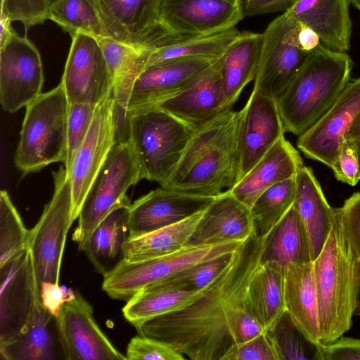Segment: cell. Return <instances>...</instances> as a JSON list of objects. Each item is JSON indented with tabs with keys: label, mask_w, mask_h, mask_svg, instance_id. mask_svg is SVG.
Here are the masks:
<instances>
[{
	"label": "cell",
	"mask_w": 360,
	"mask_h": 360,
	"mask_svg": "<svg viewBox=\"0 0 360 360\" xmlns=\"http://www.w3.org/2000/svg\"><path fill=\"white\" fill-rule=\"evenodd\" d=\"M266 238L255 230L198 298L146 321L136 329L139 335L162 341L192 360H224L237 346L236 326L246 307L248 285L262 262Z\"/></svg>",
	"instance_id": "cell-1"
},
{
	"label": "cell",
	"mask_w": 360,
	"mask_h": 360,
	"mask_svg": "<svg viewBox=\"0 0 360 360\" xmlns=\"http://www.w3.org/2000/svg\"><path fill=\"white\" fill-rule=\"evenodd\" d=\"M232 109L194 130L171 177L162 186L180 192L217 197L241 179L239 125Z\"/></svg>",
	"instance_id": "cell-2"
},
{
	"label": "cell",
	"mask_w": 360,
	"mask_h": 360,
	"mask_svg": "<svg viewBox=\"0 0 360 360\" xmlns=\"http://www.w3.org/2000/svg\"><path fill=\"white\" fill-rule=\"evenodd\" d=\"M320 345L333 342L351 327L360 295V258L336 217L327 240L313 261Z\"/></svg>",
	"instance_id": "cell-3"
},
{
	"label": "cell",
	"mask_w": 360,
	"mask_h": 360,
	"mask_svg": "<svg viewBox=\"0 0 360 360\" xmlns=\"http://www.w3.org/2000/svg\"><path fill=\"white\" fill-rule=\"evenodd\" d=\"M352 65L346 52L320 44L276 100L285 132L300 136L311 127L349 83Z\"/></svg>",
	"instance_id": "cell-4"
},
{
	"label": "cell",
	"mask_w": 360,
	"mask_h": 360,
	"mask_svg": "<svg viewBox=\"0 0 360 360\" xmlns=\"http://www.w3.org/2000/svg\"><path fill=\"white\" fill-rule=\"evenodd\" d=\"M69 104L60 82L26 106L14 158L16 167L25 174L53 162H65Z\"/></svg>",
	"instance_id": "cell-5"
},
{
	"label": "cell",
	"mask_w": 360,
	"mask_h": 360,
	"mask_svg": "<svg viewBox=\"0 0 360 360\" xmlns=\"http://www.w3.org/2000/svg\"><path fill=\"white\" fill-rule=\"evenodd\" d=\"M127 123L143 179L163 185L174 172L194 129L158 107L129 115Z\"/></svg>",
	"instance_id": "cell-6"
},
{
	"label": "cell",
	"mask_w": 360,
	"mask_h": 360,
	"mask_svg": "<svg viewBox=\"0 0 360 360\" xmlns=\"http://www.w3.org/2000/svg\"><path fill=\"white\" fill-rule=\"evenodd\" d=\"M141 179V166L130 140L117 141L94 180L78 216L72 240L79 250L96 226L125 198L127 189Z\"/></svg>",
	"instance_id": "cell-7"
},
{
	"label": "cell",
	"mask_w": 360,
	"mask_h": 360,
	"mask_svg": "<svg viewBox=\"0 0 360 360\" xmlns=\"http://www.w3.org/2000/svg\"><path fill=\"white\" fill-rule=\"evenodd\" d=\"M53 174V196L28 236L27 248L40 289L44 282L58 283L66 237L72 224L70 181L63 167Z\"/></svg>",
	"instance_id": "cell-8"
},
{
	"label": "cell",
	"mask_w": 360,
	"mask_h": 360,
	"mask_svg": "<svg viewBox=\"0 0 360 360\" xmlns=\"http://www.w3.org/2000/svg\"><path fill=\"white\" fill-rule=\"evenodd\" d=\"M244 241L186 245L173 253L137 262L123 259L103 276L102 289L112 299L127 301L142 288L188 266L236 251Z\"/></svg>",
	"instance_id": "cell-9"
},
{
	"label": "cell",
	"mask_w": 360,
	"mask_h": 360,
	"mask_svg": "<svg viewBox=\"0 0 360 360\" xmlns=\"http://www.w3.org/2000/svg\"><path fill=\"white\" fill-rule=\"evenodd\" d=\"M301 22L285 11L262 33V45L253 89L277 100L312 51L298 41Z\"/></svg>",
	"instance_id": "cell-10"
},
{
	"label": "cell",
	"mask_w": 360,
	"mask_h": 360,
	"mask_svg": "<svg viewBox=\"0 0 360 360\" xmlns=\"http://www.w3.org/2000/svg\"><path fill=\"white\" fill-rule=\"evenodd\" d=\"M108 38L148 50L177 42L160 20L161 0H95Z\"/></svg>",
	"instance_id": "cell-11"
},
{
	"label": "cell",
	"mask_w": 360,
	"mask_h": 360,
	"mask_svg": "<svg viewBox=\"0 0 360 360\" xmlns=\"http://www.w3.org/2000/svg\"><path fill=\"white\" fill-rule=\"evenodd\" d=\"M118 141L116 104L111 96L96 106L88 134L67 173L72 188V223L78 218L94 180Z\"/></svg>",
	"instance_id": "cell-12"
},
{
	"label": "cell",
	"mask_w": 360,
	"mask_h": 360,
	"mask_svg": "<svg viewBox=\"0 0 360 360\" xmlns=\"http://www.w3.org/2000/svg\"><path fill=\"white\" fill-rule=\"evenodd\" d=\"M44 83L39 51L25 36L14 30L0 44V101L3 109L13 113L35 100Z\"/></svg>",
	"instance_id": "cell-13"
},
{
	"label": "cell",
	"mask_w": 360,
	"mask_h": 360,
	"mask_svg": "<svg viewBox=\"0 0 360 360\" xmlns=\"http://www.w3.org/2000/svg\"><path fill=\"white\" fill-rule=\"evenodd\" d=\"M61 79L69 103L97 106L112 96L113 82L97 38L81 32L72 37Z\"/></svg>",
	"instance_id": "cell-14"
},
{
	"label": "cell",
	"mask_w": 360,
	"mask_h": 360,
	"mask_svg": "<svg viewBox=\"0 0 360 360\" xmlns=\"http://www.w3.org/2000/svg\"><path fill=\"white\" fill-rule=\"evenodd\" d=\"M56 319L65 359L127 360L101 330L92 307L79 293L65 302Z\"/></svg>",
	"instance_id": "cell-15"
},
{
	"label": "cell",
	"mask_w": 360,
	"mask_h": 360,
	"mask_svg": "<svg viewBox=\"0 0 360 360\" xmlns=\"http://www.w3.org/2000/svg\"><path fill=\"white\" fill-rule=\"evenodd\" d=\"M160 15L181 41L226 31L245 17L243 0H161Z\"/></svg>",
	"instance_id": "cell-16"
},
{
	"label": "cell",
	"mask_w": 360,
	"mask_h": 360,
	"mask_svg": "<svg viewBox=\"0 0 360 360\" xmlns=\"http://www.w3.org/2000/svg\"><path fill=\"white\" fill-rule=\"evenodd\" d=\"M360 110V78L349 82L328 110L298 136L297 148L333 168L340 148Z\"/></svg>",
	"instance_id": "cell-17"
},
{
	"label": "cell",
	"mask_w": 360,
	"mask_h": 360,
	"mask_svg": "<svg viewBox=\"0 0 360 360\" xmlns=\"http://www.w3.org/2000/svg\"><path fill=\"white\" fill-rule=\"evenodd\" d=\"M218 59L184 58L146 68L132 86L126 109L127 120L129 115L158 107L176 96Z\"/></svg>",
	"instance_id": "cell-18"
},
{
	"label": "cell",
	"mask_w": 360,
	"mask_h": 360,
	"mask_svg": "<svg viewBox=\"0 0 360 360\" xmlns=\"http://www.w3.org/2000/svg\"><path fill=\"white\" fill-rule=\"evenodd\" d=\"M214 198L188 194L162 186L153 190L131 204L128 238L182 221L205 210Z\"/></svg>",
	"instance_id": "cell-19"
},
{
	"label": "cell",
	"mask_w": 360,
	"mask_h": 360,
	"mask_svg": "<svg viewBox=\"0 0 360 360\" xmlns=\"http://www.w3.org/2000/svg\"><path fill=\"white\" fill-rule=\"evenodd\" d=\"M240 112L238 138L242 179L284 136L285 130L276 101L257 90L252 89Z\"/></svg>",
	"instance_id": "cell-20"
},
{
	"label": "cell",
	"mask_w": 360,
	"mask_h": 360,
	"mask_svg": "<svg viewBox=\"0 0 360 360\" xmlns=\"http://www.w3.org/2000/svg\"><path fill=\"white\" fill-rule=\"evenodd\" d=\"M0 345H3L20 333L30 316L37 282L28 248L0 266Z\"/></svg>",
	"instance_id": "cell-21"
},
{
	"label": "cell",
	"mask_w": 360,
	"mask_h": 360,
	"mask_svg": "<svg viewBox=\"0 0 360 360\" xmlns=\"http://www.w3.org/2000/svg\"><path fill=\"white\" fill-rule=\"evenodd\" d=\"M220 58L184 91L158 107L194 130L231 110L226 105Z\"/></svg>",
	"instance_id": "cell-22"
},
{
	"label": "cell",
	"mask_w": 360,
	"mask_h": 360,
	"mask_svg": "<svg viewBox=\"0 0 360 360\" xmlns=\"http://www.w3.org/2000/svg\"><path fill=\"white\" fill-rule=\"evenodd\" d=\"M256 230L250 209L228 190L204 210L188 245H205L248 239Z\"/></svg>",
	"instance_id": "cell-23"
},
{
	"label": "cell",
	"mask_w": 360,
	"mask_h": 360,
	"mask_svg": "<svg viewBox=\"0 0 360 360\" xmlns=\"http://www.w3.org/2000/svg\"><path fill=\"white\" fill-rule=\"evenodd\" d=\"M59 352L56 317L43 306L35 284L29 319L14 339L0 345L1 356L6 360H54Z\"/></svg>",
	"instance_id": "cell-24"
},
{
	"label": "cell",
	"mask_w": 360,
	"mask_h": 360,
	"mask_svg": "<svg viewBox=\"0 0 360 360\" xmlns=\"http://www.w3.org/2000/svg\"><path fill=\"white\" fill-rule=\"evenodd\" d=\"M303 166L299 152L283 136L229 191L250 209L264 191L295 177Z\"/></svg>",
	"instance_id": "cell-25"
},
{
	"label": "cell",
	"mask_w": 360,
	"mask_h": 360,
	"mask_svg": "<svg viewBox=\"0 0 360 360\" xmlns=\"http://www.w3.org/2000/svg\"><path fill=\"white\" fill-rule=\"evenodd\" d=\"M349 3V0H299L285 12L311 29L325 46L346 52L352 33Z\"/></svg>",
	"instance_id": "cell-26"
},
{
	"label": "cell",
	"mask_w": 360,
	"mask_h": 360,
	"mask_svg": "<svg viewBox=\"0 0 360 360\" xmlns=\"http://www.w3.org/2000/svg\"><path fill=\"white\" fill-rule=\"evenodd\" d=\"M293 203L305 227L312 262L321 252L336 217L337 209L328 203L311 168L303 166L295 176Z\"/></svg>",
	"instance_id": "cell-27"
},
{
	"label": "cell",
	"mask_w": 360,
	"mask_h": 360,
	"mask_svg": "<svg viewBox=\"0 0 360 360\" xmlns=\"http://www.w3.org/2000/svg\"><path fill=\"white\" fill-rule=\"evenodd\" d=\"M284 281L285 311L310 344L320 345L313 262L290 265L284 271Z\"/></svg>",
	"instance_id": "cell-28"
},
{
	"label": "cell",
	"mask_w": 360,
	"mask_h": 360,
	"mask_svg": "<svg viewBox=\"0 0 360 360\" xmlns=\"http://www.w3.org/2000/svg\"><path fill=\"white\" fill-rule=\"evenodd\" d=\"M130 206L126 195L96 226L82 248V251L103 276L124 259L123 245L129 237Z\"/></svg>",
	"instance_id": "cell-29"
},
{
	"label": "cell",
	"mask_w": 360,
	"mask_h": 360,
	"mask_svg": "<svg viewBox=\"0 0 360 360\" xmlns=\"http://www.w3.org/2000/svg\"><path fill=\"white\" fill-rule=\"evenodd\" d=\"M263 34L242 32L220 58L226 105L232 109L244 87L255 78Z\"/></svg>",
	"instance_id": "cell-30"
},
{
	"label": "cell",
	"mask_w": 360,
	"mask_h": 360,
	"mask_svg": "<svg viewBox=\"0 0 360 360\" xmlns=\"http://www.w3.org/2000/svg\"><path fill=\"white\" fill-rule=\"evenodd\" d=\"M246 300L264 330H271L285 311L283 270L275 262H261L249 283Z\"/></svg>",
	"instance_id": "cell-31"
},
{
	"label": "cell",
	"mask_w": 360,
	"mask_h": 360,
	"mask_svg": "<svg viewBox=\"0 0 360 360\" xmlns=\"http://www.w3.org/2000/svg\"><path fill=\"white\" fill-rule=\"evenodd\" d=\"M98 40L112 79V97L117 112L127 119L126 109L132 86L138 76L146 68L153 50L122 44L110 38Z\"/></svg>",
	"instance_id": "cell-32"
},
{
	"label": "cell",
	"mask_w": 360,
	"mask_h": 360,
	"mask_svg": "<svg viewBox=\"0 0 360 360\" xmlns=\"http://www.w3.org/2000/svg\"><path fill=\"white\" fill-rule=\"evenodd\" d=\"M265 262H275L283 271L292 264L312 262L305 227L293 205L266 236L262 255Z\"/></svg>",
	"instance_id": "cell-33"
},
{
	"label": "cell",
	"mask_w": 360,
	"mask_h": 360,
	"mask_svg": "<svg viewBox=\"0 0 360 360\" xmlns=\"http://www.w3.org/2000/svg\"><path fill=\"white\" fill-rule=\"evenodd\" d=\"M204 210L175 224L146 234L128 238L123 245L124 259L137 262L162 257L188 245Z\"/></svg>",
	"instance_id": "cell-34"
},
{
	"label": "cell",
	"mask_w": 360,
	"mask_h": 360,
	"mask_svg": "<svg viewBox=\"0 0 360 360\" xmlns=\"http://www.w3.org/2000/svg\"><path fill=\"white\" fill-rule=\"evenodd\" d=\"M205 290L193 291L152 284L139 290L128 300L122 308V314L124 319L138 329L150 319L185 307Z\"/></svg>",
	"instance_id": "cell-35"
},
{
	"label": "cell",
	"mask_w": 360,
	"mask_h": 360,
	"mask_svg": "<svg viewBox=\"0 0 360 360\" xmlns=\"http://www.w3.org/2000/svg\"><path fill=\"white\" fill-rule=\"evenodd\" d=\"M241 34L242 32L233 27L221 32L191 38L158 48L149 55L146 68L178 58H219Z\"/></svg>",
	"instance_id": "cell-36"
},
{
	"label": "cell",
	"mask_w": 360,
	"mask_h": 360,
	"mask_svg": "<svg viewBox=\"0 0 360 360\" xmlns=\"http://www.w3.org/2000/svg\"><path fill=\"white\" fill-rule=\"evenodd\" d=\"M296 195L295 177L279 182L264 191L250 212L258 234L267 236L293 205Z\"/></svg>",
	"instance_id": "cell-37"
},
{
	"label": "cell",
	"mask_w": 360,
	"mask_h": 360,
	"mask_svg": "<svg viewBox=\"0 0 360 360\" xmlns=\"http://www.w3.org/2000/svg\"><path fill=\"white\" fill-rule=\"evenodd\" d=\"M72 37L81 32L97 39L108 38L95 0H59L49 8V18Z\"/></svg>",
	"instance_id": "cell-38"
},
{
	"label": "cell",
	"mask_w": 360,
	"mask_h": 360,
	"mask_svg": "<svg viewBox=\"0 0 360 360\" xmlns=\"http://www.w3.org/2000/svg\"><path fill=\"white\" fill-rule=\"evenodd\" d=\"M29 231L8 192L0 193V266L27 248Z\"/></svg>",
	"instance_id": "cell-39"
},
{
	"label": "cell",
	"mask_w": 360,
	"mask_h": 360,
	"mask_svg": "<svg viewBox=\"0 0 360 360\" xmlns=\"http://www.w3.org/2000/svg\"><path fill=\"white\" fill-rule=\"evenodd\" d=\"M236 251L188 266L153 284L164 288L202 291L207 288L231 264Z\"/></svg>",
	"instance_id": "cell-40"
},
{
	"label": "cell",
	"mask_w": 360,
	"mask_h": 360,
	"mask_svg": "<svg viewBox=\"0 0 360 360\" xmlns=\"http://www.w3.org/2000/svg\"><path fill=\"white\" fill-rule=\"evenodd\" d=\"M267 333L274 343L280 360L311 359L304 343L307 340L297 330L286 311Z\"/></svg>",
	"instance_id": "cell-41"
},
{
	"label": "cell",
	"mask_w": 360,
	"mask_h": 360,
	"mask_svg": "<svg viewBox=\"0 0 360 360\" xmlns=\"http://www.w3.org/2000/svg\"><path fill=\"white\" fill-rule=\"evenodd\" d=\"M96 106L85 103H70L68 117L67 158L64 163L68 173L75 154L84 141L92 122Z\"/></svg>",
	"instance_id": "cell-42"
},
{
	"label": "cell",
	"mask_w": 360,
	"mask_h": 360,
	"mask_svg": "<svg viewBox=\"0 0 360 360\" xmlns=\"http://www.w3.org/2000/svg\"><path fill=\"white\" fill-rule=\"evenodd\" d=\"M1 14L20 22L27 30L49 19V8L46 0H1Z\"/></svg>",
	"instance_id": "cell-43"
},
{
	"label": "cell",
	"mask_w": 360,
	"mask_h": 360,
	"mask_svg": "<svg viewBox=\"0 0 360 360\" xmlns=\"http://www.w3.org/2000/svg\"><path fill=\"white\" fill-rule=\"evenodd\" d=\"M127 360H183L182 354L167 343L139 335L131 339L127 345Z\"/></svg>",
	"instance_id": "cell-44"
},
{
	"label": "cell",
	"mask_w": 360,
	"mask_h": 360,
	"mask_svg": "<svg viewBox=\"0 0 360 360\" xmlns=\"http://www.w3.org/2000/svg\"><path fill=\"white\" fill-rule=\"evenodd\" d=\"M224 360H280L274 343L267 332L234 347Z\"/></svg>",
	"instance_id": "cell-45"
},
{
	"label": "cell",
	"mask_w": 360,
	"mask_h": 360,
	"mask_svg": "<svg viewBox=\"0 0 360 360\" xmlns=\"http://www.w3.org/2000/svg\"><path fill=\"white\" fill-rule=\"evenodd\" d=\"M332 169L338 181L351 186L357 184L360 179L358 155L354 141L345 139Z\"/></svg>",
	"instance_id": "cell-46"
},
{
	"label": "cell",
	"mask_w": 360,
	"mask_h": 360,
	"mask_svg": "<svg viewBox=\"0 0 360 360\" xmlns=\"http://www.w3.org/2000/svg\"><path fill=\"white\" fill-rule=\"evenodd\" d=\"M316 360H360V339L340 337L328 345L315 346Z\"/></svg>",
	"instance_id": "cell-47"
},
{
	"label": "cell",
	"mask_w": 360,
	"mask_h": 360,
	"mask_svg": "<svg viewBox=\"0 0 360 360\" xmlns=\"http://www.w3.org/2000/svg\"><path fill=\"white\" fill-rule=\"evenodd\" d=\"M341 221L360 258V193H355L338 209Z\"/></svg>",
	"instance_id": "cell-48"
},
{
	"label": "cell",
	"mask_w": 360,
	"mask_h": 360,
	"mask_svg": "<svg viewBox=\"0 0 360 360\" xmlns=\"http://www.w3.org/2000/svg\"><path fill=\"white\" fill-rule=\"evenodd\" d=\"M299 0H244V16H255L278 11H286Z\"/></svg>",
	"instance_id": "cell-49"
},
{
	"label": "cell",
	"mask_w": 360,
	"mask_h": 360,
	"mask_svg": "<svg viewBox=\"0 0 360 360\" xmlns=\"http://www.w3.org/2000/svg\"><path fill=\"white\" fill-rule=\"evenodd\" d=\"M40 295L43 306L56 318L68 300L58 283L51 282L41 283Z\"/></svg>",
	"instance_id": "cell-50"
},
{
	"label": "cell",
	"mask_w": 360,
	"mask_h": 360,
	"mask_svg": "<svg viewBox=\"0 0 360 360\" xmlns=\"http://www.w3.org/2000/svg\"><path fill=\"white\" fill-rule=\"evenodd\" d=\"M298 32V41L301 48L307 51H312L319 44L318 35L309 27L301 23Z\"/></svg>",
	"instance_id": "cell-51"
},
{
	"label": "cell",
	"mask_w": 360,
	"mask_h": 360,
	"mask_svg": "<svg viewBox=\"0 0 360 360\" xmlns=\"http://www.w3.org/2000/svg\"><path fill=\"white\" fill-rule=\"evenodd\" d=\"M14 30L11 27V21L1 14L0 44H3Z\"/></svg>",
	"instance_id": "cell-52"
},
{
	"label": "cell",
	"mask_w": 360,
	"mask_h": 360,
	"mask_svg": "<svg viewBox=\"0 0 360 360\" xmlns=\"http://www.w3.org/2000/svg\"><path fill=\"white\" fill-rule=\"evenodd\" d=\"M346 139L354 142L360 140V110L354 118Z\"/></svg>",
	"instance_id": "cell-53"
},
{
	"label": "cell",
	"mask_w": 360,
	"mask_h": 360,
	"mask_svg": "<svg viewBox=\"0 0 360 360\" xmlns=\"http://www.w3.org/2000/svg\"><path fill=\"white\" fill-rule=\"evenodd\" d=\"M359 160V176L360 179V140L355 142Z\"/></svg>",
	"instance_id": "cell-54"
},
{
	"label": "cell",
	"mask_w": 360,
	"mask_h": 360,
	"mask_svg": "<svg viewBox=\"0 0 360 360\" xmlns=\"http://www.w3.org/2000/svg\"><path fill=\"white\" fill-rule=\"evenodd\" d=\"M359 11H360V0H349Z\"/></svg>",
	"instance_id": "cell-55"
},
{
	"label": "cell",
	"mask_w": 360,
	"mask_h": 360,
	"mask_svg": "<svg viewBox=\"0 0 360 360\" xmlns=\"http://www.w3.org/2000/svg\"><path fill=\"white\" fill-rule=\"evenodd\" d=\"M58 1L59 0H46L49 8H50L51 6H53L54 4H56Z\"/></svg>",
	"instance_id": "cell-56"
},
{
	"label": "cell",
	"mask_w": 360,
	"mask_h": 360,
	"mask_svg": "<svg viewBox=\"0 0 360 360\" xmlns=\"http://www.w3.org/2000/svg\"><path fill=\"white\" fill-rule=\"evenodd\" d=\"M356 312L360 316V295H359V305L356 310Z\"/></svg>",
	"instance_id": "cell-57"
}]
</instances>
